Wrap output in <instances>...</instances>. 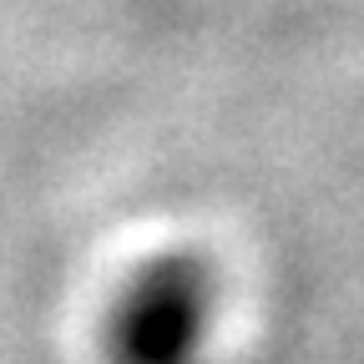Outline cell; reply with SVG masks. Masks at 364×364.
I'll list each match as a JSON object with an SVG mask.
<instances>
[{"label":"cell","instance_id":"obj_1","mask_svg":"<svg viewBox=\"0 0 364 364\" xmlns=\"http://www.w3.org/2000/svg\"><path fill=\"white\" fill-rule=\"evenodd\" d=\"M218 279L198 253H157L127 273L107 304L102 349L112 364H203Z\"/></svg>","mask_w":364,"mask_h":364}]
</instances>
